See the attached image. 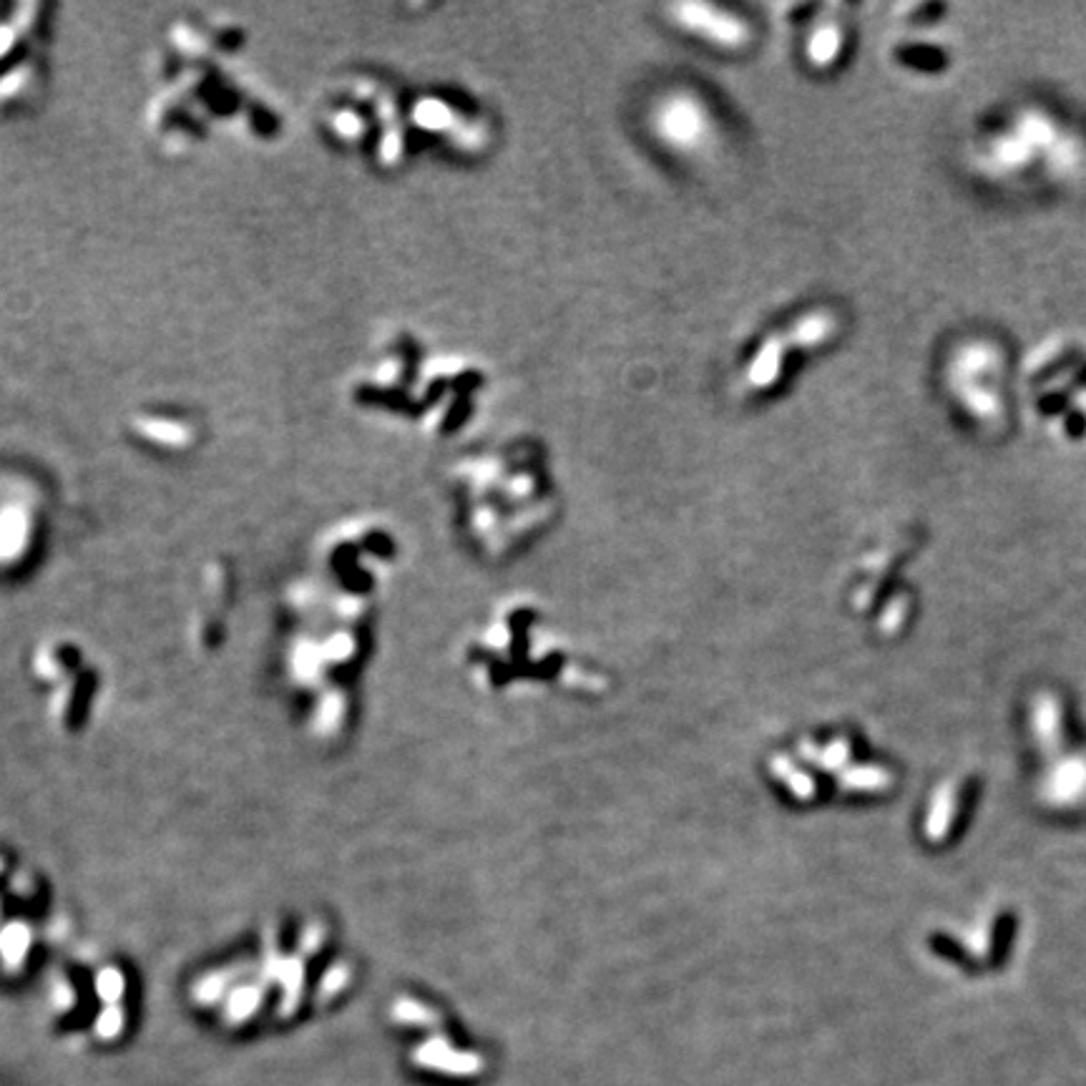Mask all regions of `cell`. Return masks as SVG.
<instances>
[{
    "label": "cell",
    "mask_w": 1086,
    "mask_h": 1086,
    "mask_svg": "<svg viewBox=\"0 0 1086 1086\" xmlns=\"http://www.w3.org/2000/svg\"><path fill=\"white\" fill-rule=\"evenodd\" d=\"M657 129L669 146L684 151L699 146L702 144L699 139L707 136V124H702V109L687 96L667 99V104L659 106Z\"/></svg>",
    "instance_id": "6da1fadb"
},
{
    "label": "cell",
    "mask_w": 1086,
    "mask_h": 1086,
    "mask_svg": "<svg viewBox=\"0 0 1086 1086\" xmlns=\"http://www.w3.org/2000/svg\"><path fill=\"white\" fill-rule=\"evenodd\" d=\"M682 18L692 31L702 33L709 38V43L719 48H737L742 46V38L747 36L740 18H730L727 13H717L712 8H682Z\"/></svg>",
    "instance_id": "7a4b0ae2"
}]
</instances>
